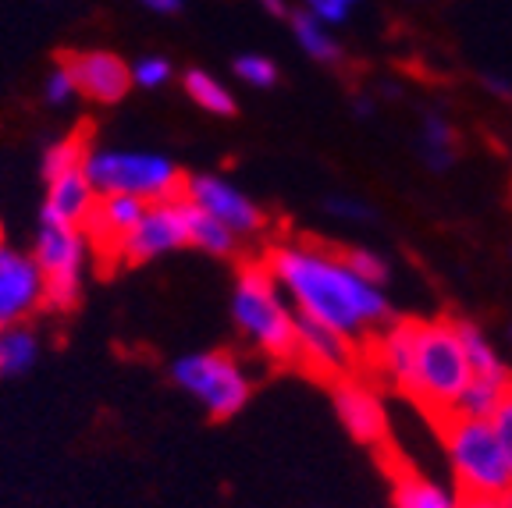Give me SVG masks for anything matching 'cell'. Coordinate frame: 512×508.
Wrapping results in <instances>:
<instances>
[{"instance_id": "cell-1", "label": "cell", "mask_w": 512, "mask_h": 508, "mask_svg": "<svg viewBox=\"0 0 512 508\" xmlns=\"http://www.w3.org/2000/svg\"><path fill=\"white\" fill-rule=\"evenodd\" d=\"M264 267L274 274L296 313L335 327L356 345L367 342L374 327L392 324L384 292L363 281L360 274H352L338 256V246L285 242V246L267 249Z\"/></svg>"}, {"instance_id": "cell-2", "label": "cell", "mask_w": 512, "mask_h": 508, "mask_svg": "<svg viewBox=\"0 0 512 508\" xmlns=\"http://www.w3.org/2000/svg\"><path fill=\"white\" fill-rule=\"evenodd\" d=\"M473 381L470 359L459 342V331L452 320H416L413 334V377L406 395L413 398L434 423L445 420L456 409L459 395Z\"/></svg>"}, {"instance_id": "cell-3", "label": "cell", "mask_w": 512, "mask_h": 508, "mask_svg": "<svg viewBox=\"0 0 512 508\" xmlns=\"http://www.w3.org/2000/svg\"><path fill=\"white\" fill-rule=\"evenodd\" d=\"M232 317L256 352L274 363H296V306L288 302L274 274L260 263L239 270L232 292Z\"/></svg>"}, {"instance_id": "cell-4", "label": "cell", "mask_w": 512, "mask_h": 508, "mask_svg": "<svg viewBox=\"0 0 512 508\" xmlns=\"http://www.w3.org/2000/svg\"><path fill=\"white\" fill-rule=\"evenodd\" d=\"M438 434L445 441L463 494H488V498H509L512 494V462L505 455L498 430L491 420H470V416L448 413L438 420Z\"/></svg>"}, {"instance_id": "cell-5", "label": "cell", "mask_w": 512, "mask_h": 508, "mask_svg": "<svg viewBox=\"0 0 512 508\" xmlns=\"http://www.w3.org/2000/svg\"><path fill=\"white\" fill-rule=\"evenodd\" d=\"M86 175L93 178L100 196H136L143 203L160 199H182L185 175L175 160L160 153H136V150H89Z\"/></svg>"}, {"instance_id": "cell-6", "label": "cell", "mask_w": 512, "mask_h": 508, "mask_svg": "<svg viewBox=\"0 0 512 508\" xmlns=\"http://www.w3.org/2000/svg\"><path fill=\"white\" fill-rule=\"evenodd\" d=\"M171 377L182 391H189L214 420H232L249 402V377L232 352H192L175 359Z\"/></svg>"}, {"instance_id": "cell-7", "label": "cell", "mask_w": 512, "mask_h": 508, "mask_svg": "<svg viewBox=\"0 0 512 508\" xmlns=\"http://www.w3.org/2000/svg\"><path fill=\"white\" fill-rule=\"evenodd\" d=\"M93 249L86 228L72 224H40L32 256L40 263L43 281H47V306L57 313L72 310L82 299V267Z\"/></svg>"}, {"instance_id": "cell-8", "label": "cell", "mask_w": 512, "mask_h": 508, "mask_svg": "<svg viewBox=\"0 0 512 508\" xmlns=\"http://www.w3.org/2000/svg\"><path fill=\"white\" fill-rule=\"evenodd\" d=\"M182 246H189V203L185 199H160V203L146 207L139 224L125 235V242L114 253V263L136 267V263H150Z\"/></svg>"}, {"instance_id": "cell-9", "label": "cell", "mask_w": 512, "mask_h": 508, "mask_svg": "<svg viewBox=\"0 0 512 508\" xmlns=\"http://www.w3.org/2000/svg\"><path fill=\"white\" fill-rule=\"evenodd\" d=\"M40 306H47V281L36 256L0 246V331L25 324Z\"/></svg>"}, {"instance_id": "cell-10", "label": "cell", "mask_w": 512, "mask_h": 508, "mask_svg": "<svg viewBox=\"0 0 512 508\" xmlns=\"http://www.w3.org/2000/svg\"><path fill=\"white\" fill-rule=\"evenodd\" d=\"M182 199L185 203H192V207L207 210L210 217H217V221H221L224 228H232L239 239H246V235H260L264 224H267L264 210L256 207L246 192L235 189L232 182H224V178H217V175L185 178Z\"/></svg>"}, {"instance_id": "cell-11", "label": "cell", "mask_w": 512, "mask_h": 508, "mask_svg": "<svg viewBox=\"0 0 512 508\" xmlns=\"http://www.w3.org/2000/svg\"><path fill=\"white\" fill-rule=\"evenodd\" d=\"M296 363L320 381H345L356 366V342L335 327L296 313Z\"/></svg>"}, {"instance_id": "cell-12", "label": "cell", "mask_w": 512, "mask_h": 508, "mask_svg": "<svg viewBox=\"0 0 512 508\" xmlns=\"http://www.w3.org/2000/svg\"><path fill=\"white\" fill-rule=\"evenodd\" d=\"M68 68L75 72L79 82V96L93 100V104H118L125 100V93L132 82V64H125L111 50H86V54H64Z\"/></svg>"}, {"instance_id": "cell-13", "label": "cell", "mask_w": 512, "mask_h": 508, "mask_svg": "<svg viewBox=\"0 0 512 508\" xmlns=\"http://www.w3.org/2000/svg\"><path fill=\"white\" fill-rule=\"evenodd\" d=\"M335 409H338V420L345 423L360 445L370 448H384L388 445V416H384L381 402L370 388L356 381H338L335 384Z\"/></svg>"}, {"instance_id": "cell-14", "label": "cell", "mask_w": 512, "mask_h": 508, "mask_svg": "<svg viewBox=\"0 0 512 508\" xmlns=\"http://www.w3.org/2000/svg\"><path fill=\"white\" fill-rule=\"evenodd\" d=\"M96 203H100V192H96L93 178L86 175V167L68 171V175L47 182L43 224H72V228H86Z\"/></svg>"}, {"instance_id": "cell-15", "label": "cell", "mask_w": 512, "mask_h": 508, "mask_svg": "<svg viewBox=\"0 0 512 508\" xmlns=\"http://www.w3.org/2000/svg\"><path fill=\"white\" fill-rule=\"evenodd\" d=\"M146 207H150V203H143V199H136V196H118V192H114V196H100L93 217L86 221V235L96 253L111 256V263H114V253H118V246L125 242L128 231L139 224V217L146 214Z\"/></svg>"}, {"instance_id": "cell-16", "label": "cell", "mask_w": 512, "mask_h": 508, "mask_svg": "<svg viewBox=\"0 0 512 508\" xmlns=\"http://www.w3.org/2000/svg\"><path fill=\"white\" fill-rule=\"evenodd\" d=\"M377 452H381L384 469H388V477H392L395 508H459L438 484L424 480L406 459H399V452H392V445L377 448Z\"/></svg>"}, {"instance_id": "cell-17", "label": "cell", "mask_w": 512, "mask_h": 508, "mask_svg": "<svg viewBox=\"0 0 512 508\" xmlns=\"http://www.w3.org/2000/svg\"><path fill=\"white\" fill-rule=\"evenodd\" d=\"M40 359V338L25 324L0 331V377H22Z\"/></svg>"}, {"instance_id": "cell-18", "label": "cell", "mask_w": 512, "mask_h": 508, "mask_svg": "<svg viewBox=\"0 0 512 508\" xmlns=\"http://www.w3.org/2000/svg\"><path fill=\"white\" fill-rule=\"evenodd\" d=\"M189 246H196L207 256H232L235 246H239V235L232 228H224L207 210L189 203Z\"/></svg>"}, {"instance_id": "cell-19", "label": "cell", "mask_w": 512, "mask_h": 508, "mask_svg": "<svg viewBox=\"0 0 512 508\" xmlns=\"http://www.w3.org/2000/svg\"><path fill=\"white\" fill-rule=\"evenodd\" d=\"M292 32H296V43L310 57H317V61H324V64L342 61V47H338V40L324 29V22H320L317 15L296 11V15H292Z\"/></svg>"}, {"instance_id": "cell-20", "label": "cell", "mask_w": 512, "mask_h": 508, "mask_svg": "<svg viewBox=\"0 0 512 508\" xmlns=\"http://www.w3.org/2000/svg\"><path fill=\"white\" fill-rule=\"evenodd\" d=\"M93 146L86 143V132H75V135H64V139H57V143H50L47 150H43V178L47 182H54V178L68 175V171H79V167H86V157Z\"/></svg>"}, {"instance_id": "cell-21", "label": "cell", "mask_w": 512, "mask_h": 508, "mask_svg": "<svg viewBox=\"0 0 512 508\" xmlns=\"http://www.w3.org/2000/svg\"><path fill=\"white\" fill-rule=\"evenodd\" d=\"M182 86H185V93H189V100H196V107H203V111L221 114V118L235 114V96L228 93V86H224L221 79H214L210 72L192 68V72H185Z\"/></svg>"}, {"instance_id": "cell-22", "label": "cell", "mask_w": 512, "mask_h": 508, "mask_svg": "<svg viewBox=\"0 0 512 508\" xmlns=\"http://www.w3.org/2000/svg\"><path fill=\"white\" fill-rule=\"evenodd\" d=\"M456 331H459V342H463L466 359H470L473 377H512L509 370L498 363L495 352H491L488 338H484V334H480L470 320H456Z\"/></svg>"}, {"instance_id": "cell-23", "label": "cell", "mask_w": 512, "mask_h": 508, "mask_svg": "<svg viewBox=\"0 0 512 508\" xmlns=\"http://www.w3.org/2000/svg\"><path fill=\"white\" fill-rule=\"evenodd\" d=\"M456 132L441 114H427L424 121V157L431 167H448L456 157Z\"/></svg>"}, {"instance_id": "cell-24", "label": "cell", "mask_w": 512, "mask_h": 508, "mask_svg": "<svg viewBox=\"0 0 512 508\" xmlns=\"http://www.w3.org/2000/svg\"><path fill=\"white\" fill-rule=\"evenodd\" d=\"M235 75H239L246 86H256V89H271L274 82H278V68H274V61L264 54L235 57Z\"/></svg>"}, {"instance_id": "cell-25", "label": "cell", "mask_w": 512, "mask_h": 508, "mask_svg": "<svg viewBox=\"0 0 512 508\" xmlns=\"http://www.w3.org/2000/svg\"><path fill=\"white\" fill-rule=\"evenodd\" d=\"M338 256H342V263L352 270V274H360V278L370 281V285L381 288L384 281H388V263H384L381 256L367 253V249H338Z\"/></svg>"}, {"instance_id": "cell-26", "label": "cell", "mask_w": 512, "mask_h": 508, "mask_svg": "<svg viewBox=\"0 0 512 508\" xmlns=\"http://www.w3.org/2000/svg\"><path fill=\"white\" fill-rule=\"evenodd\" d=\"M168 79H171L168 57L150 54V57H139V61L132 64V82H136L139 89H160Z\"/></svg>"}, {"instance_id": "cell-27", "label": "cell", "mask_w": 512, "mask_h": 508, "mask_svg": "<svg viewBox=\"0 0 512 508\" xmlns=\"http://www.w3.org/2000/svg\"><path fill=\"white\" fill-rule=\"evenodd\" d=\"M79 96V82H75V72L68 68V61H57V68L50 72V79H47V100L50 104H68V100H75Z\"/></svg>"}, {"instance_id": "cell-28", "label": "cell", "mask_w": 512, "mask_h": 508, "mask_svg": "<svg viewBox=\"0 0 512 508\" xmlns=\"http://www.w3.org/2000/svg\"><path fill=\"white\" fill-rule=\"evenodd\" d=\"M352 4H360V0H306V11L317 15L324 25H338L349 18Z\"/></svg>"}, {"instance_id": "cell-29", "label": "cell", "mask_w": 512, "mask_h": 508, "mask_svg": "<svg viewBox=\"0 0 512 508\" xmlns=\"http://www.w3.org/2000/svg\"><path fill=\"white\" fill-rule=\"evenodd\" d=\"M491 423H495V430H498V441H502L505 455H509V462H512V395L505 398L502 405H498V413L491 416Z\"/></svg>"}, {"instance_id": "cell-30", "label": "cell", "mask_w": 512, "mask_h": 508, "mask_svg": "<svg viewBox=\"0 0 512 508\" xmlns=\"http://www.w3.org/2000/svg\"><path fill=\"white\" fill-rule=\"evenodd\" d=\"M328 210L338 217H352V221H363V217H370V207H363V203H352V199H328Z\"/></svg>"}, {"instance_id": "cell-31", "label": "cell", "mask_w": 512, "mask_h": 508, "mask_svg": "<svg viewBox=\"0 0 512 508\" xmlns=\"http://www.w3.org/2000/svg\"><path fill=\"white\" fill-rule=\"evenodd\" d=\"M146 11H153V15H175V11H182V0H139Z\"/></svg>"}, {"instance_id": "cell-32", "label": "cell", "mask_w": 512, "mask_h": 508, "mask_svg": "<svg viewBox=\"0 0 512 508\" xmlns=\"http://www.w3.org/2000/svg\"><path fill=\"white\" fill-rule=\"evenodd\" d=\"M264 4V11H271V15H288V8H285V0H260Z\"/></svg>"}, {"instance_id": "cell-33", "label": "cell", "mask_w": 512, "mask_h": 508, "mask_svg": "<svg viewBox=\"0 0 512 508\" xmlns=\"http://www.w3.org/2000/svg\"><path fill=\"white\" fill-rule=\"evenodd\" d=\"M0 246H4V242H0Z\"/></svg>"}]
</instances>
